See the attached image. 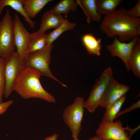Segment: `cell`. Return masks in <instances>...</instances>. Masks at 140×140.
<instances>
[{
  "label": "cell",
  "mask_w": 140,
  "mask_h": 140,
  "mask_svg": "<svg viewBox=\"0 0 140 140\" xmlns=\"http://www.w3.org/2000/svg\"><path fill=\"white\" fill-rule=\"evenodd\" d=\"M127 11L125 8H121L105 15L100 26L102 32L111 38L117 36L118 40L124 43L139 37L140 18L130 17L128 15Z\"/></svg>",
  "instance_id": "1"
},
{
  "label": "cell",
  "mask_w": 140,
  "mask_h": 140,
  "mask_svg": "<svg viewBox=\"0 0 140 140\" xmlns=\"http://www.w3.org/2000/svg\"><path fill=\"white\" fill-rule=\"evenodd\" d=\"M41 76L38 71L26 67L15 81L13 91L25 99L37 98L49 102L55 103L54 97L42 86L40 81Z\"/></svg>",
  "instance_id": "2"
},
{
  "label": "cell",
  "mask_w": 140,
  "mask_h": 140,
  "mask_svg": "<svg viewBox=\"0 0 140 140\" xmlns=\"http://www.w3.org/2000/svg\"><path fill=\"white\" fill-rule=\"evenodd\" d=\"M53 47L52 44L47 45L42 49L28 54L24 58L26 67H30L38 71L41 76L49 78L67 87L52 74L49 68L51 60V53Z\"/></svg>",
  "instance_id": "3"
},
{
  "label": "cell",
  "mask_w": 140,
  "mask_h": 140,
  "mask_svg": "<svg viewBox=\"0 0 140 140\" xmlns=\"http://www.w3.org/2000/svg\"><path fill=\"white\" fill-rule=\"evenodd\" d=\"M84 102L82 97H77L73 103L65 108L63 113L64 121L70 130L73 139L78 138L82 129Z\"/></svg>",
  "instance_id": "4"
},
{
  "label": "cell",
  "mask_w": 140,
  "mask_h": 140,
  "mask_svg": "<svg viewBox=\"0 0 140 140\" xmlns=\"http://www.w3.org/2000/svg\"><path fill=\"white\" fill-rule=\"evenodd\" d=\"M13 19L8 9L0 21V57L6 59L15 52Z\"/></svg>",
  "instance_id": "5"
},
{
  "label": "cell",
  "mask_w": 140,
  "mask_h": 140,
  "mask_svg": "<svg viewBox=\"0 0 140 140\" xmlns=\"http://www.w3.org/2000/svg\"><path fill=\"white\" fill-rule=\"evenodd\" d=\"M112 68L105 69L96 80L87 100L84 101V108L92 113L100 106L101 102L106 88L113 77Z\"/></svg>",
  "instance_id": "6"
},
{
  "label": "cell",
  "mask_w": 140,
  "mask_h": 140,
  "mask_svg": "<svg viewBox=\"0 0 140 140\" xmlns=\"http://www.w3.org/2000/svg\"><path fill=\"white\" fill-rule=\"evenodd\" d=\"M26 67L24 58L15 52L4 59L5 86L4 95L8 98L13 91L15 81Z\"/></svg>",
  "instance_id": "7"
},
{
  "label": "cell",
  "mask_w": 140,
  "mask_h": 140,
  "mask_svg": "<svg viewBox=\"0 0 140 140\" xmlns=\"http://www.w3.org/2000/svg\"><path fill=\"white\" fill-rule=\"evenodd\" d=\"M126 127H123L122 122L117 120L115 122L102 121L96 131V135L103 140H131L129 133L125 131Z\"/></svg>",
  "instance_id": "8"
},
{
  "label": "cell",
  "mask_w": 140,
  "mask_h": 140,
  "mask_svg": "<svg viewBox=\"0 0 140 140\" xmlns=\"http://www.w3.org/2000/svg\"><path fill=\"white\" fill-rule=\"evenodd\" d=\"M114 38L113 43L107 45L106 47L112 57H117L120 58L124 63L127 70L129 71L128 62L134 47L140 40V38L136 37L128 43L122 42L116 37Z\"/></svg>",
  "instance_id": "9"
},
{
  "label": "cell",
  "mask_w": 140,
  "mask_h": 140,
  "mask_svg": "<svg viewBox=\"0 0 140 140\" xmlns=\"http://www.w3.org/2000/svg\"><path fill=\"white\" fill-rule=\"evenodd\" d=\"M14 41L17 52L23 58L30 36L18 15L15 14L13 20Z\"/></svg>",
  "instance_id": "10"
},
{
  "label": "cell",
  "mask_w": 140,
  "mask_h": 140,
  "mask_svg": "<svg viewBox=\"0 0 140 140\" xmlns=\"http://www.w3.org/2000/svg\"><path fill=\"white\" fill-rule=\"evenodd\" d=\"M130 89L129 86L120 83L112 77L105 91L100 106L105 108L108 105L125 95Z\"/></svg>",
  "instance_id": "11"
},
{
  "label": "cell",
  "mask_w": 140,
  "mask_h": 140,
  "mask_svg": "<svg viewBox=\"0 0 140 140\" xmlns=\"http://www.w3.org/2000/svg\"><path fill=\"white\" fill-rule=\"evenodd\" d=\"M61 15L56 14L51 10L45 12L42 15L40 27L37 31L45 33L48 29L57 27L66 20Z\"/></svg>",
  "instance_id": "12"
},
{
  "label": "cell",
  "mask_w": 140,
  "mask_h": 140,
  "mask_svg": "<svg viewBox=\"0 0 140 140\" xmlns=\"http://www.w3.org/2000/svg\"><path fill=\"white\" fill-rule=\"evenodd\" d=\"M47 37V34L39 33L37 31L31 33L24 58L43 48L46 45Z\"/></svg>",
  "instance_id": "13"
},
{
  "label": "cell",
  "mask_w": 140,
  "mask_h": 140,
  "mask_svg": "<svg viewBox=\"0 0 140 140\" xmlns=\"http://www.w3.org/2000/svg\"><path fill=\"white\" fill-rule=\"evenodd\" d=\"M82 43L88 53L99 56L102 45L100 38L97 39L92 34L87 33L82 37Z\"/></svg>",
  "instance_id": "14"
},
{
  "label": "cell",
  "mask_w": 140,
  "mask_h": 140,
  "mask_svg": "<svg viewBox=\"0 0 140 140\" xmlns=\"http://www.w3.org/2000/svg\"><path fill=\"white\" fill-rule=\"evenodd\" d=\"M25 0H0V15L2 14L4 8L9 6L19 12L24 18L25 21L33 28L35 23L28 17L23 9Z\"/></svg>",
  "instance_id": "15"
},
{
  "label": "cell",
  "mask_w": 140,
  "mask_h": 140,
  "mask_svg": "<svg viewBox=\"0 0 140 140\" xmlns=\"http://www.w3.org/2000/svg\"><path fill=\"white\" fill-rule=\"evenodd\" d=\"M51 0H25L23 9L26 15L31 19L34 18L44 7Z\"/></svg>",
  "instance_id": "16"
},
{
  "label": "cell",
  "mask_w": 140,
  "mask_h": 140,
  "mask_svg": "<svg viewBox=\"0 0 140 140\" xmlns=\"http://www.w3.org/2000/svg\"><path fill=\"white\" fill-rule=\"evenodd\" d=\"M76 2L84 9L89 19L96 22L101 20V15L97 11L96 0H76Z\"/></svg>",
  "instance_id": "17"
},
{
  "label": "cell",
  "mask_w": 140,
  "mask_h": 140,
  "mask_svg": "<svg viewBox=\"0 0 140 140\" xmlns=\"http://www.w3.org/2000/svg\"><path fill=\"white\" fill-rule=\"evenodd\" d=\"M125 100L126 95H125L108 105L105 108L106 111L103 114L102 121L106 122H113Z\"/></svg>",
  "instance_id": "18"
},
{
  "label": "cell",
  "mask_w": 140,
  "mask_h": 140,
  "mask_svg": "<svg viewBox=\"0 0 140 140\" xmlns=\"http://www.w3.org/2000/svg\"><path fill=\"white\" fill-rule=\"evenodd\" d=\"M130 70L134 75L140 78V40L135 45L128 62Z\"/></svg>",
  "instance_id": "19"
},
{
  "label": "cell",
  "mask_w": 140,
  "mask_h": 140,
  "mask_svg": "<svg viewBox=\"0 0 140 140\" xmlns=\"http://www.w3.org/2000/svg\"><path fill=\"white\" fill-rule=\"evenodd\" d=\"M78 5L74 0H62L57 3L51 10L55 13L59 15L63 14L66 18L68 13L71 11H76Z\"/></svg>",
  "instance_id": "20"
},
{
  "label": "cell",
  "mask_w": 140,
  "mask_h": 140,
  "mask_svg": "<svg viewBox=\"0 0 140 140\" xmlns=\"http://www.w3.org/2000/svg\"><path fill=\"white\" fill-rule=\"evenodd\" d=\"M122 0H96L97 10L101 15H106L113 12Z\"/></svg>",
  "instance_id": "21"
},
{
  "label": "cell",
  "mask_w": 140,
  "mask_h": 140,
  "mask_svg": "<svg viewBox=\"0 0 140 140\" xmlns=\"http://www.w3.org/2000/svg\"><path fill=\"white\" fill-rule=\"evenodd\" d=\"M76 25L75 23L71 22L66 19L60 25L47 34L46 44H52L62 33L65 31L73 29Z\"/></svg>",
  "instance_id": "22"
},
{
  "label": "cell",
  "mask_w": 140,
  "mask_h": 140,
  "mask_svg": "<svg viewBox=\"0 0 140 140\" xmlns=\"http://www.w3.org/2000/svg\"><path fill=\"white\" fill-rule=\"evenodd\" d=\"M5 86L4 59L0 57V103L3 102Z\"/></svg>",
  "instance_id": "23"
},
{
  "label": "cell",
  "mask_w": 140,
  "mask_h": 140,
  "mask_svg": "<svg viewBox=\"0 0 140 140\" xmlns=\"http://www.w3.org/2000/svg\"><path fill=\"white\" fill-rule=\"evenodd\" d=\"M128 15L130 17L134 18H140V0H138L135 5L132 8L127 10Z\"/></svg>",
  "instance_id": "24"
},
{
  "label": "cell",
  "mask_w": 140,
  "mask_h": 140,
  "mask_svg": "<svg viewBox=\"0 0 140 140\" xmlns=\"http://www.w3.org/2000/svg\"><path fill=\"white\" fill-rule=\"evenodd\" d=\"M140 107V100H139L136 102L134 103L129 107L126 108L121 111H119L116 115L115 119L119 116L126 113L129 112L136 109L139 108Z\"/></svg>",
  "instance_id": "25"
},
{
  "label": "cell",
  "mask_w": 140,
  "mask_h": 140,
  "mask_svg": "<svg viewBox=\"0 0 140 140\" xmlns=\"http://www.w3.org/2000/svg\"><path fill=\"white\" fill-rule=\"evenodd\" d=\"M13 102V100H10L0 103V115L6 111Z\"/></svg>",
  "instance_id": "26"
},
{
  "label": "cell",
  "mask_w": 140,
  "mask_h": 140,
  "mask_svg": "<svg viewBox=\"0 0 140 140\" xmlns=\"http://www.w3.org/2000/svg\"><path fill=\"white\" fill-rule=\"evenodd\" d=\"M126 127V128L127 130L129 131V137L130 139L131 137L133 134L140 129V125H139L137 127L134 128H130L128 125H127Z\"/></svg>",
  "instance_id": "27"
},
{
  "label": "cell",
  "mask_w": 140,
  "mask_h": 140,
  "mask_svg": "<svg viewBox=\"0 0 140 140\" xmlns=\"http://www.w3.org/2000/svg\"><path fill=\"white\" fill-rule=\"evenodd\" d=\"M58 137V135L56 133H55L50 136L47 137L43 140H57Z\"/></svg>",
  "instance_id": "28"
},
{
  "label": "cell",
  "mask_w": 140,
  "mask_h": 140,
  "mask_svg": "<svg viewBox=\"0 0 140 140\" xmlns=\"http://www.w3.org/2000/svg\"><path fill=\"white\" fill-rule=\"evenodd\" d=\"M76 140H80L78 138ZM87 140H103L96 135L93 136Z\"/></svg>",
  "instance_id": "29"
},
{
  "label": "cell",
  "mask_w": 140,
  "mask_h": 140,
  "mask_svg": "<svg viewBox=\"0 0 140 140\" xmlns=\"http://www.w3.org/2000/svg\"><path fill=\"white\" fill-rule=\"evenodd\" d=\"M76 139H73V140H76Z\"/></svg>",
  "instance_id": "30"
}]
</instances>
